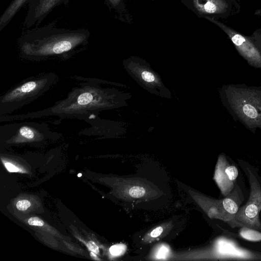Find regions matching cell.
<instances>
[{
	"instance_id": "obj_1",
	"label": "cell",
	"mask_w": 261,
	"mask_h": 261,
	"mask_svg": "<svg viewBox=\"0 0 261 261\" xmlns=\"http://www.w3.org/2000/svg\"><path fill=\"white\" fill-rule=\"evenodd\" d=\"M90 36L88 29L60 28L54 21L24 30L18 40V48L20 57L29 61L66 60L85 49Z\"/></svg>"
},
{
	"instance_id": "obj_2",
	"label": "cell",
	"mask_w": 261,
	"mask_h": 261,
	"mask_svg": "<svg viewBox=\"0 0 261 261\" xmlns=\"http://www.w3.org/2000/svg\"><path fill=\"white\" fill-rule=\"evenodd\" d=\"M101 92L96 84L85 83L73 89L67 97L57 102L53 106L41 111L6 116V121L22 120L55 115L60 117H76L96 112L101 108Z\"/></svg>"
},
{
	"instance_id": "obj_3",
	"label": "cell",
	"mask_w": 261,
	"mask_h": 261,
	"mask_svg": "<svg viewBox=\"0 0 261 261\" xmlns=\"http://www.w3.org/2000/svg\"><path fill=\"white\" fill-rule=\"evenodd\" d=\"M58 80L54 72L44 73L24 80L0 97V116L10 114L42 96Z\"/></svg>"
},
{
	"instance_id": "obj_4",
	"label": "cell",
	"mask_w": 261,
	"mask_h": 261,
	"mask_svg": "<svg viewBox=\"0 0 261 261\" xmlns=\"http://www.w3.org/2000/svg\"><path fill=\"white\" fill-rule=\"evenodd\" d=\"M247 176L250 185L249 197L236 214V221L249 228L261 231V181L256 168L249 165H241Z\"/></svg>"
},
{
	"instance_id": "obj_5",
	"label": "cell",
	"mask_w": 261,
	"mask_h": 261,
	"mask_svg": "<svg viewBox=\"0 0 261 261\" xmlns=\"http://www.w3.org/2000/svg\"><path fill=\"white\" fill-rule=\"evenodd\" d=\"M59 135L51 131L46 124L35 122H15L0 126L1 140L8 144L42 141Z\"/></svg>"
},
{
	"instance_id": "obj_6",
	"label": "cell",
	"mask_w": 261,
	"mask_h": 261,
	"mask_svg": "<svg viewBox=\"0 0 261 261\" xmlns=\"http://www.w3.org/2000/svg\"><path fill=\"white\" fill-rule=\"evenodd\" d=\"M196 9L204 17L226 19L239 14L240 0H194Z\"/></svg>"
},
{
	"instance_id": "obj_7",
	"label": "cell",
	"mask_w": 261,
	"mask_h": 261,
	"mask_svg": "<svg viewBox=\"0 0 261 261\" xmlns=\"http://www.w3.org/2000/svg\"><path fill=\"white\" fill-rule=\"evenodd\" d=\"M69 0H29L28 10L23 23V30L38 27L56 7L67 6Z\"/></svg>"
},
{
	"instance_id": "obj_8",
	"label": "cell",
	"mask_w": 261,
	"mask_h": 261,
	"mask_svg": "<svg viewBox=\"0 0 261 261\" xmlns=\"http://www.w3.org/2000/svg\"><path fill=\"white\" fill-rule=\"evenodd\" d=\"M238 168L225 158H219L216 166L214 179L224 196L233 189L238 176Z\"/></svg>"
},
{
	"instance_id": "obj_9",
	"label": "cell",
	"mask_w": 261,
	"mask_h": 261,
	"mask_svg": "<svg viewBox=\"0 0 261 261\" xmlns=\"http://www.w3.org/2000/svg\"><path fill=\"white\" fill-rule=\"evenodd\" d=\"M243 199V195L240 187L236 185L233 190L221 200L220 219L232 227L244 226L236 220V214Z\"/></svg>"
},
{
	"instance_id": "obj_10",
	"label": "cell",
	"mask_w": 261,
	"mask_h": 261,
	"mask_svg": "<svg viewBox=\"0 0 261 261\" xmlns=\"http://www.w3.org/2000/svg\"><path fill=\"white\" fill-rule=\"evenodd\" d=\"M29 0H12L0 17V31L4 29L16 13Z\"/></svg>"
},
{
	"instance_id": "obj_11",
	"label": "cell",
	"mask_w": 261,
	"mask_h": 261,
	"mask_svg": "<svg viewBox=\"0 0 261 261\" xmlns=\"http://www.w3.org/2000/svg\"><path fill=\"white\" fill-rule=\"evenodd\" d=\"M239 233L241 237L249 241H261V231L254 229L243 226L240 227Z\"/></svg>"
},
{
	"instance_id": "obj_12",
	"label": "cell",
	"mask_w": 261,
	"mask_h": 261,
	"mask_svg": "<svg viewBox=\"0 0 261 261\" xmlns=\"http://www.w3.org/2000/svg\"><path fill=\"white\" fill-rule=\"evenodd\" d=\"M129 195L134 198H139L143 196L145 193V190L141 187H134L129 190Z\"/></svg>"
},
{
	"instance_id": "obj_13",
	"label": "cell",
	"mask_w": 261,
	"mask_h": 261,
	"mask_svg": "<svg viewBox=\"0 0 261 261\" xmlns=\"http://www.w3.org/2000/svg\"><path fill=\"white\" fill-rule=\"evenodd\" d=\"M125 250V246L123 244H117L112 246L110 248V253L114 256L122 254Z\"/></svg>"
},
{
	"instance_id": "obj_14",
	"label": "cell",
	"mask_w": 261,
	"mask_h": 261,
	"mask_svg": "<svg viewBox=\"0 0 261 261\" xmlns=\"http://www.w3.org/2000/svg\"><path fill=\"white\" fill-rule=\"evenodd\" d=\"M244 113L250 118H255L257 116L256 110L250 105H244L243 107Z\"/></svg>"
},
{
	"instance_id": "obj_15",
	"label": "cell",
	"mask_w": 261,
	"mask_h": 261,
	"mask_svg": "<svg viewBox=\"0 0 261 261\" xmlns=\"http://www.w3.org/2000/svg\"><path fill=\"white\" fill-rule=\"evenodd\" d=\"M31 206V202L27 199L19 200L16 204L17 210L21 211H25Z\"/></svg>"
},
{
	"instance_id": "obj_16",
	"label": "cell",
	"mask_w": 261,
	"mask_h": 261,
	"mask_svg": "<svg viewBox=\"0 0 261 261\" xmlns=\"http://www.w3.org/2000/svg\"><path fill=\"white\" fill-rule=\"evenodd\" d=\"M28 224L30 225L42 226L44 224L42 220L38 217H31L28 221Z\"/></svg>"
},
{
	"instance_id": "obj_17",
	"label": "cell",
	"mask_w": 261,
	"mask_h": 261,
	"mask_svg": "<svg viewBox=\"0 0 261 261\" xmlns=\"http://www.w3.org/2000/svg\"><path fill=\"white\" fill-rule=\"evenodd\" d=\"M7 170L10 172H21V170L17 166L10 162L3 161Z\"/></svg>"
},
{
	"instance_id": "obj_18",
	"label": "cell",
	"mask_w": 261,
	"mask_h": 261,
	"mask_svg": "<svg viewBox=\"0 0 261 261\" xmlns=\"http://www.w3.org/2000/svg\"><path fill=\"white\" fill-rule=\"evenodd\" d=\"M105 1L109 7L117 9L120 7L121 0H105Z\"/></svg>"
},
{
	"instance_id": "obj_19",
	"label": "cell",
	"mask_w": 261,
	"mask_h": 261,
	"mask_svg": "<svg viewBox=\"0 0 261 261\" xmlns=\"http://www.w3.org/2000/svg\"><path fill=\"white\" fill-rule=\"evenodd\" d=\"M169 252V250L166 247H162L156 254L158 258H164L166 257Z\"/></svg>"
},
{
	"instance_id": "obj_20",
	"label": "cell",
	"mask_w": 261,
	"mask_h": 261,
	"mask_svg": "<svg viewBox=\"0 0 261 261\" xmlns=\"http://www.w3.org/2000/svg\"><path fill=\"white\" fill-rule=\"evenodd\" d=\"M88 248L92 252L95 253L96 254L99 253V248L97 245L92 241H89L86 244Z\"/></svg>"
},
{
	"instance_id": "obj_21",
	"label": "cell",
	"mask_w": 261,
	"mask_h": 261,
	"mask_svg": "<svg viewBox=\"0 0 261 261\" xmlns=\"http://www.w3.org/2000/svg\"><path fill=\"white\" fill-rule=\"evenodd\" d=\"M142 77L143 80L148 82H153L154 80L153 75L148 71H144L142 73Z\"/></svg>"
},
{
	"instance_id": "obj_22",
	"label": "cell",
	"mask_w": 261,
	"mask_h": 261,
	"mask_svg": "<svg viewBox=\"0 0 261 261\" xmlns=\"http://www.w3.org/2000/svg\"><path fill=\"white\" fill-rule=\"evenodd\" d=\"M163 232V228L161 226H159L150 232V236L152 238H156L159 237Z\"/></svg>"
},
{
	"instance_id": "obj_23",
	"label": "cell",
	"mask_w": 261,
	"mask_h": 261,
	"mask_svg": "<svg viewBox=\"0 0 261 261\" xmlns=\"http://www.w3.org/2000/svg\"><path fill=\"white\" fill-rule=\"evenodd\" d=\"M254 15L259 17L261 20V7L255 11Z\"/></svg>"
},
{
	"instance_id": "obj_24",
	"label": "cell",
	"mask_w": 261,
	"mask_h": 261,
	"mask_svg": "<svg viewBox=\"0 0 261 261\" xmlns=\"http://www.w3.org/2000/svg\"><path fill=\"white\" fill-rule=\"evenodd\" d=\"M90 256L94 259L100 260L97 256L96 254L93 252L91 251Z\"/></svg>"
},
{
	"instance_id": "obj_25",
	"label": "cell",
	"mask_w": 261,
	"mask_h": 261,
	"mask_svg": "<svg viewBox=\"0 0 261 261\" xmlns=\"http://www.w3.org/2000/svg\"><path fill=\"white\" fill-rule=\"evenodd\" d=\"M82 175V174H79L78 176H81Z\"/></svg>"
}]
</instances>
